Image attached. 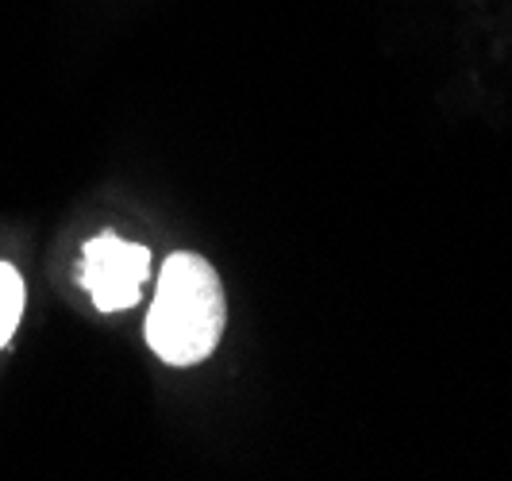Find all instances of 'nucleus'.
Here are the masks:
<instances>
[{"label": "nucleus", "instance_id": "1", "mask_svg": "<svg viewBox=\"0 0 512 481\" xmlns=\"http://www.w3.org/2000/svg\"><path fill=\"white\" fill-rule=\"evenodd\" d=\"M228 324V301L212 262L193 251L166 258L158 274V293L147 312V343L170 366L205 362Z\"/></svg>", "mask_w": 512, "mask_h": 481}, {"label": "nucleus", "instance_id": "2", "mask_svg": "<svg viewBox=\"0 0 512 481\" xmlns=\"http://www.w3.org/2000/svg\"><path fill=\"white\" fill-rule=\"evenodd\" d=\"M151 274V251L101 231L81 251V285L89 289L97 312H128L139 304L143 281Z\"/></svg>", "mask_w": 512, "mask_h": 481}, {"label": "nucleus", "instance_id": "3", "mask_svg": "<svg viewBox=\"0 0 512 481\" xmlns=\"http://www.w3.org/2000/svg\"><path fill=\"white\" fill-rule=\"evenodd\" d=\"M24 281L20 274L8 266V262H0V347L16 335L20 328V316H24Z\"/></svg>", "mask_w": 512, "mask_h": 481}]
</instances>
